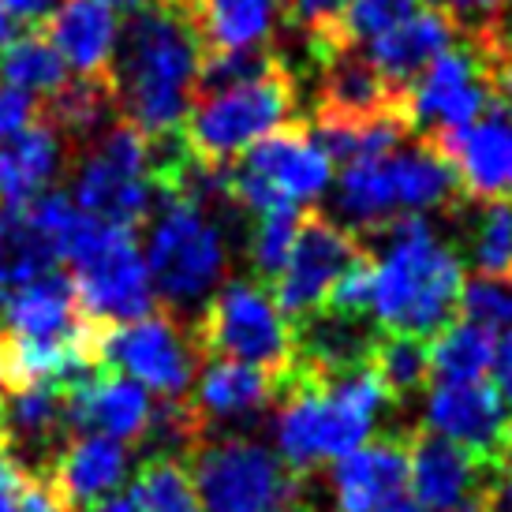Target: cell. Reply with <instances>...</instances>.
<instances>
[{
	"label": "cell",
	"mask_w": 512,
	"mask_h": 512,
	"mask_svg": "<svg viewBox=\"0 0 512 512\" xmlns=\"http://www.w3.org/2000/svg\"><path fill=\"white\" fill-rule=\"evenodd\" d=\"M202 57L206 49L187 4L161 0L135 12L109 68L116 109L146 139L176 135L195 105Z\"/></svg>",
	"instance_id": "1"
},
{
	"label": "cell",
	"mask_w": 512,
	"mask_h": 512,
	"mask_svg": "<svg viewBox=\"0 0 512 512\" xmlns=\"http://www.w3.org/2000/svg\"><path fill=\"white\" fill-rule=\"evenodd\" d=\"M385 255L374 266L370 311L389 333L438 337L464 292V262L419 214L385 225Z\"/></svg>",
	"instance_id": "2"
},
{
	"label": "cell",
	"mask_w": 512,
	"mask_h": 512,
	"mask_svg": "<svg viewBox=\"0 0 512 512\" xmlns=\"http://www.w3.org/2000/svg\"><path fill=\"white\" fill-rule=\"evenodd\" d=\"M277 404V456L296 479H307L318 464L363 445L389 400L367 367L326 382L292 367L277 382Z\"/></svg>",
	"instance_id": "3"
},
{
	"label": "cell",
	"mask_w": 512,
	"mask_h": 512,
	"mask_svg": "<svg viewBox=\"0 0 512 512\" xmlns=\"http://www.w3.org/2000/svg\"><path fill=\"white\" fill-rule=\"evenodd\" d=\"M60 262L75 266V296L90 322L98 326H124L150 314L154 307V281L146 258L131 240V232L113 228L75 210L72 225L60 240Z\"/></svg>",
	"instance_id": "4"
},
{
	"label": "cell",
	"mask_w": 512,
	"mask_h": 512,
	"mask_svg": "<svg viewBox=\"0 0 512 512\" xmlns=\"http://www.w3.org/2000/svg\"><path fill=\"white\" fill-rule=\"evenodd\" d=\"M143 258L154 296L176 314L210 303L214 288L225 281L228 243L221 225L206 217V206L184 195H161Z\"/></svg>",
	"instance_id": "5"
},
{
	"label": "cell",
	"mask_w": 512,
	"mask_h": 512,
	"mask_svg": "<svg viewBox=\"0 0 512 512\" xmlns=\"http://www.w3.org/2000/svg\"><path fill=\"white\" fill-rule=\"evenodd\" d=\"M296 124V75L277 57L270 72L251 83L199 98L184 120V150L202 165H225L258 139Z\"/></svg>",
	"instance_id": "6"
},
{
	"label": "cell",
	"mask_w": 512,
	"mask_h": 512,
	"mask_svg": "<svg viewBox=\"0 0 512 512\" xmlns=\"http://www.w3.org/2000/svg\"><path fill=\"white\" fill-rule=\"evenodd\" d=\"M202 359H232L270 374L281 382L292 359V322L277 311V303L258 281H228L191 326Z\"/></svg>",
	"instance_id": "7"
},
{
	"label": "cell",
	"mask_w": 512,
	"mask_h": 512,
	"mask_svg": "<svg viewBox=\"0 0 512 512\" xmlns=\"http://www.w3.org/2000/svg\"><path fill=\"white\" fill-rule=\"evenodd\" d=\"M161 187L154 169V143L143 131L113 124L90 143L75 172V210L131 232L157 210Z\"/></svg>",
	"instance_id": "8"
},
{
	"label": "cell",
	"mask_w": 512,
	"mask_h": 512,
	"mask_svg": "<svg viewBox=\"0 0 512 512\" xmlns=\"http://www.w3.org/2000/svg\"><path fill=\"white\" fill-rule=\"evenodd\" d=\"M184 464L202 512H288L299 501L303 479L251 438L199 441Z\"/></svg>",
	"instance_id": "9"
},
{
	"label": "cell",
	"mask_w": 512,
	"mask_h": 512,
	"mask_svg": "<svg viewBox=\"0 0 512 512\" xmlns=\"http://www.w3.org/2000/svg\"><path fill=\"white\" fill-rule=\"evenodd\" d=\"M333 180V161L314 143V135L303 124L281 128L258 139L240 165L228 169V202L270 214L281 206H307Z\"/></svg>",
	"instance_id": "10"
},
{
	"label": "cell",
	"mask_w": 512,
	"mask_h": 512,
	"mask_svg": "<svg viewBox=\"0 0 512 512\" xmlns=\"http://www.w3.org/2000/svg\"><path fill=\"white\" fill-rule=\"evenodd\" d=\"M199 359L191 329L172 311L143 314L124 326H105L98 341L101 370H124V378L154 389L165 400L187 397Z\"/></svg>",
	"instance_id": "11"
},
{
	"label": "cell",
	"mask_w": 512,
	"mask_h": 512,
	"mask_svg": "<svg viewBox=\"0 0 512 512\" xmlns=\"http://www.w3.org/2000/svg\"><path fill=\"white\" fill-rule=\"evenodd\" d=\"M359 258H367V247L348 228L333 225L318 210H303L285 270L270 285L277 311L292 322L303 314L322 311L333 285L356 266Z\"/></svg>",
	"instance_id": "12"
},
{
	"label": "cell",
	"mask_w": 512,
	"mask_h": 512,
	"mask_svg": "<svg viewBox=\"0 0 512 512\" xmlns=\"http://www.w3.org/2000/svg\"><path fill=\"white\" fill-rule=\"evenodd\" d=\"M423 430L445 438L498 475L512 471V412L490 382L430 389Z\"/></svg>",
	"instance_id": "13"
},
{
	"label": "cell",
	"mask_w": 512,
	"mask_h": 512,
	"mask_svg": "<svg viewBox=\"0 0 512 512\" xmlns=\"http://www.w3.org/2000/svg\"><path fill=\"white\" fill-rule=\"evenodd\" d=\"M490 72L486 57L475 45L464 49H445L441 57L430 60V68L404 90V116L408 128L423 135L438 131L468 128L475 116L490 105Z\"/></svg>",
	"instance_id": "14"
},
{
	"label": "cell",
	"mask_w": 512,
	"mask_h": 512,
	"mask_svg": "<svg viewBox=\"0 0 512 512\" xmlns=\"http://www.w3.org/2000/svg\"><path fill=\"white\" fill-rule=\"evenodd\" d=\"M498 471L460 453L430 430H408V490L427 512H453L494 498Z\"/></svg>",
	"instance_id": "15"
},
{
	"label": "cell",
	"mask_w": 512,
	"mask_h": 512,
	"mask_svg": "<svg viewBox=\"0 0 512 512\" xmlns=\"http://www.w3.org/2000/svg\"><path fill=\"white\" fill-rule=\"evenodd\" d=\"M68 397V423L75 434H98L120 445L143 441L150 430V393L139 382H131L113 370H90L72 382H64Z\"/></svg>",
	"instance_id": "16"
},
{
	"label": "cell",
	"mask_w": 512,
	"mask_h": 512,
	"mask_svg": "<svg viewBox=\"0 0 512 512\" xmlns=\"http://www.w3.org/2000/svg\"><path fill=\"white\" fill-rule=\"evenodd\" d=\"M427 146L449 161L456 184L468 199H509L512 195V124L486 116L479 124L430 135Z\"/></svg>",
	"instance_id": "17"
},
{
	"label": "cell",
	"mask_w": 512,
	"mask_h": 512,
	"mask_svg": "<svg viewBox=\"0 0 512 512\" xmlns=\"http://www.w3.org/2000/svg\"><path fill=\"white\" fill-rule=\"evenodd\" d=\"M329 494L341 512H382L408 494V434H378L337 456L329 468Z\"/></svg>",
	"instance_id": "18"
},
{
	"label": "cell",
	"mask_w": 512,
	"mask_h": 512,
	"mask_svg": "<svg viewBox=\"0 0 512 512\" xmlns=\"http://www.w3.org/2000/svg\"><path fill=\"white\" fill-rule=\"evenodd\" d=\"M318 64V116L367 124L378 116L404 113V94L385 83L382 72L363 53H356V45H333L326 57H318Z\"/></svg>",
	"instance_id": "19"
},
{
	"label": "cell",
	"mask_w": 512,
	"mask_h": 512,
	"mask_svg": "<svg viewBox=\"0 0 512 512\" xmlns=\"http://www.w3.org/2000/svg\"><path fill=\"white\" fill-rule=\"evenodd\" d=\"M128 475V449L113 438L75 434L64 441L53 468L45 471V483L57 490L68 512H86L94 501L109 498Z\"/></svg>",
	"instance_id": "20"
},
{
	"label": "cell",
	"mask_w": 512,
	"mask_h": 512,
	"mask_svg": "<svg viewBox=\"0 0 512 512\" xmlns=\"http://www.w3.org/2000/svg\"><path fill=\"white\" fill-rule=\"evenodd\" d=\"M42 27L68 68H75L83 79H109L116 42H120V23L113 8H105L98 0H64Z\"/></svg>",
	"instance_id": "21"
},
{
	"label": "cell",
	"mask_w": 512,
	"mask_h": 512,
	"mask_svg": "<svg viewBox=\"0 0 512 512\" xmlns=\"http://www.w3.org/2000/svg\"><path fill=\"white\" fill-rule=\"evenodd\" d=\"M456 34L449 15H441L438 8H423L419 15H412L408 23L393 27L389 34L370 42L367 60L382 72V79L393 90H408L419 75L430 68V60L441 57L445 49H453Z\"/></svg>",
	"instance_id": "22"
},
{
	"label": "cell",
	"mask_w": 512,
	"mask_h": 512,
	"mask_svg": "<svg viewBox=\"0 0 512 512\" xmlns=\"http://www.w3.org/2000/svg\"><path fill=\"white\" fill-rule=\"evenodd\" d=\"M64 146L68 143L45 124H34L8 143H0V210L27 206L45 195L60 169L68 165Z\"/></svg>",
	"instance_id": "23"
},
{
	"label": "cell",
	"mask_w": 512,
	"mask_h": 512,
	"mask_svg": "<svg viewBox=\"0 0 512 512\" xmlns=\"http://www.w3.org/2000/svg\"><path fill=\"white\" fill-rule=\"evenodd\" d=\"M187 400L195 404L199 419L210 430V423H240V419L258 415L262 408H270L277 400V382L247 363L210 359L199 374L195 397Z\"/></svg>",
	"instance_id": "24"
},
{
	"label": "cell",
	"mask_w": 512,
	"mask_h": 512,
	"mask_svg": "<svg viewBox=\"0 0 512 512\" xmlns=\"http://www.w3.org/2000/svg\"><path fill=\"white\" fill-rule=\"evenodd\" d=\"M281 0H191V19L206 53L262 49L277 30Z\"/></svg>",
	"instance_id": "25"
},
{
	"label": "cell",
	"mask_w": 512,
	"mask_h": 512,
	"mask_svg": "<svg viewBox=\"0 0 512 512\" xmlns=\"http://www.w3.org/2000/svg\"><path fill=\"white\" fill-rule=\"evenodd\" d=\"M464 258L486 281H512V195L464 210Z\"/></svg>",
	"instance_id": "26"
},
{
	"label": "cell",
	"mask_w": 512,
	"mask_h": 512,
	"mask_svg": "<svg viewBox=\"0 0 512 512\" xmlns=\"http://www.w3.org/2000/svg\"><path fill=\"white\" fill-rule=\"evenodd\" d=\"M494 352H498V333L471 322H449L438 337L430 341V382L438 385H468L486 382L494 370Z\"/></svg>",
	"instance_id": "27"
},
{
	"label": "cell",
	"mask_w": 512,
	"mask_h": 512,
	"mask_svg": "<svg viewBox=\"0 0 512 512\" xmlns=\"http://www.w3.org/2000/svg\"><path fill=\"white\" fill-rule=\"evenodd\" d=\"M367 370L374 374L385 400L415 397L430 385V341L382 329L367 356Z\"/></svg>",
	"instance_id": "28"
},
{
	"label": "cell",
	"mask_w": 512,
	"mask_h": 512,
	"mask_svg": "<svg viewBox=\"0 0 512 512\" xmlns=\"http://www.w3.org/2000/svg\"><path fill=\"white\" fill-rule=\"evenodd\" d=\"M116 109L113 86L109 79H83L79 83H64L60 90L49 94V101L42 105L45 128H53L68 143V139H86L109 120V113Z\"/></svg>",
	"instance_id": "29"
},
{
	"label": "cell",
	"mask_w": 512,
	"mask_h": 512,
	"mask_svg": "<svg viewBox=\"0 0 512 512\" xmlns=\"http://www.w3.org/2000/svg\"><path fill=\"white\" fill-rule=\"evenodd\" d=\"M0 79L23 94H53L68 83V64L49 45L45 34L15 38L8 49H0Z\"/></svg>",
	"instance_id": "30"
},
{
	"label": "cell",
	"mask_w": 512,
	"mask_h": 512,
	"mask_svg": "<svg viewBox=\"0 0 512 512\" xmlns=\"http://www.w3.org/2000/svg\"><path fill=\"white\" fill-rule=\"evenodd\" d=\"M131 501L139 512H202L180 456H146L131 486Z\"/></svg>",
	"instance_id": "31"
},
{
	"label": "cell",
	"mask_w": 512,
	"mask_h": 512,
	"mask_svg": "<svg viewBox=\"0 0 512 512\" xmlns=\"http://www.w3.org/2000/svg\"><path fill=\"white\" fill-rule=\"evenodd\" d=\"M299 221H303L299 206H281V210H270V214L258 217V228L251 236V266H255L258 285H273L281 277Z\"/></svg>",
	"instance_id": "32"
},
{
	"label": "cell",
	"mask_w": 512,
	"mask_h": 512,
	"mask_svg": "<svg viewBox=\"0 0 512 512\" xmlns=\"http://www.w3.org/2000/svg\"><path fill=\"white\" fill-rule=\"evenodd\" d=\"M419 12H423V0H348L341 27H337V42H374V38L389 34L393 27L408 23Z\"/></svg>",
	"instance_id": "33"
},
{
	"label": "cell",
	"mask_w": 512,
	"mask_h": 512,
	"mask_svg": "<svg viewBox=\"0 0 512 512\" xmlns=\"http://www.w3.org/2000/svg\"><path fill=\"white\" fill-rule=\"evenodd\" d=\"M460 318L471 322V326H483L490 333L512 329V285L509 281H486V277H475L464 285L460 292Z\"/></svg>",
	"instance_id": "34"
},
{
	"label": "cell",
	"mask_w": 512,
	"mask_h": 512,
	"mask_svg": "<svg viewBox=\"0 0 512 512\" xmlns=\"http://www.w3.org/2000/svg\"><path fill=\"white\" fill-rule=\"evenodd\" d=\"M348 0H288V19L299 30L311 34V53L314 57H326L337 42V27L344 19Z\"/></svg>",
	"instance_id": "35"
},
{
	"label": "cell",
	"mask_w": 512,
	"mask_h": 512,
	"mask_svg": "<svg viewBox=\"0 0 512 512\" xmlns=\"http://www.w3.org/2000/svg\"><path fill=\"white\" fill-rule=\"evenodd\" d=\"M430 4H434L441 15H449L453 27L468 34V42L483 38L501 15L512 12V0H430Z\"/></svg>",
	"instance_id": "36"
},
{
	"label": "cell",
	"mask_w": 512,
	"mask_h": 512,
	"mask_svg": "<svg viewBox=\"0 0 512 512\" xmlns=\"http://www.w3.org/2000/svg\"><path fill=\"white\" fill-rule=\"evenodd\" d=\"M370 296H374V258L367 255V258H359L356 266L333 285L326 307L341 314H367Z\"/></svg>",
	"instance_id": "37"
},
{
	"label": "cell",
	"mask_w": 512,
	"mask_h": 512,
	"mask_svg": "<svg viewBox=\"0 0 512 512\" xmlns=\"http://www.w3.org/2000/svg\"><path fill=\"white\" fill-rule=\"evenodd\" d=\"M42 105L34 101V94H23L15 86H0V143L15 139L19 131H27L38 124Z\"/></svg>",
	"instance_id": "38"
},
{
	"label": "cell",
	"mask_w": 512,
	"mask_h": 512,
	"mask_svg": "<svg viewBox=\"0 0 512 512\" xmlns=\"http://www.w3.org/2000/svg\"><path fill=\"white\" fill-rule=\"evenodd\" d=\"M60 4L64 0H0V8L12 15L15 23H27V27H42Z\"/></svg>",
	"instance_id": "39"
},
{
	"label": "cell",
	"mask_w": 512,
	"mask_h": 512,
	"mask_svg": "<svg viewBox=\"0 0 512 512\" xmlns=\"http://www.w3.org/2000/svg\"><path fill=\"white\" fill-rule=\"evenodd\" d=\"M486 72H490V94H498L501 105L509 109L512 116V53H501V57H486ZM512 124V120H509Z\"/></svg>",
	"instance_id": "40"
},
{
	"label": "cell",
	"mask_w": 512,
	"mask_h": 512,
	"mask_svg": "<svg viewBox=\"0 0 512 512\" xmlns=\"http://www.w3.org/2000/svg\"><path fill=\"white\" fill-rule=\"evenodd\" d=\"M494 378H498V389L505 408L512 412V329L498 341V352H494Z\"/></svg>",
	"instance_id": "41"
},
{
	"label": "cell",
	"mask_w": 512,
	"mask_h": 512,
	"mask_svg": "<svg viewBox=\"0 0 512 512\" xmlns=\"http://www.w3.org/2000/svg\"><path fill=\"white\" fill-rule=\"evenodd\" d=\"M86 512H139V505L131 501V494H109V498L94 501Z\"/></svg>",
	"instance_id": "42"
},
{
	"label": "cell",
	"mask_w": 512,
	"mask_h": 512,
	"mask_svg": "<svg viewBox=\"0 0 512 512\" xmlns=\"http://www.w3.org/2000/svg\"><path fill=\"white\" fill-rule=\"evenodd\" d=\"M382 512H427V509H423V505H419V501L412 498V490H408V494H400V498L389 501V505H385Z\"/></svg>",
	"instance_id": "43"
},
{
	"label": "cell",
	"mask_w": 512,
	"mask_h": 512,
	"mask_svg": "<svg viewBox=\"0 0 512 512\" xmlns=\"http://www.w3.org/2000/svg\"><path fill=\"white\" fill-rule=\"evenodd\" d=\"M105 8H128V12H143V8H154L161 0H98Z\"/></svg>",
	"instance_id": "44"
},
{
	"label": "cell",
	"mask_w": 512,
	"mask_h": 512,
	"mask_svg": "<svg viewBox=\"0 0 512 512\" xmlns=\"http://www.w3.org/2000/svg\"><path fill=\"white\" fill-rule=\"evenodd\" d=\"M15 42V19L0 8V49H8Z\"/></svg>",
	"instance_id": "45"
},
{
	"label": "cell",
	"mask_w": 512,
	"mask_h": 512,
	"mask_svg": "<svg viewBox=\"0 0 512 512\" xmlns=\"http://www.w3.org/2000/svg\"><path fill=\"white\" fill-rule=\"evenodd\" d=\"M299 512H318V509H299Z\"/></svg>",
	"instance_id": "46"
}]
</instances>
